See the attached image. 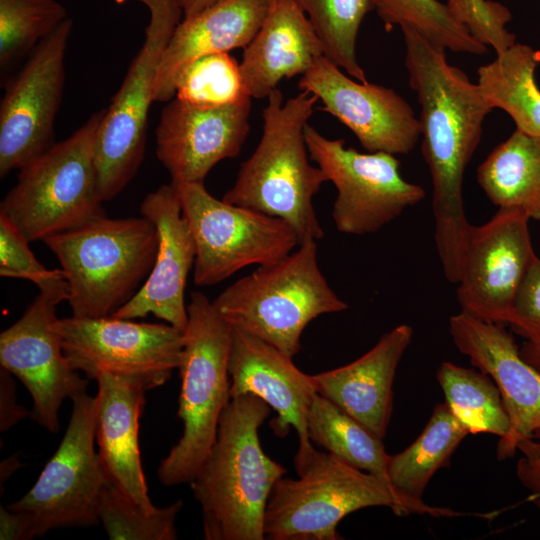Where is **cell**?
<instances>
[{
    "mask_svg": "<svg viewBox=\"0 0 540 540\" xmlns=\"http://www.w3.org/2000/svg\"><path fill=\"white\" fill-rule=\"evenodd\" d=\"M306 425L312 443L391 485L388 476L390 455L385 451L383 439L333 402L316 393L307 411Z\"/></svg>",
    "mask_w": 540,
    "mask_h": 540,
    "instance_id": "obj_29",
    "label": "cell"
},
{
    "mask_svg": "<svg viewBox=\"0 0 540 540\" xmlns=\"http://www.w3.org/2000/svg\"><path fill=\"white\" fill-rule=\"evenodd\" d=\"M43 242L60 262L77 318L108 317L125 305L149 276L158 249L157 230L142 215H106Z\"/></svg>",
    "mask_w": 540,
    "mask_h": 540,
    "instance_id": "obj_5",
    "label": "cell"
},
{
    "mask_svg": "<svg viewBox=\"0 0 540 540\" xmlns=\"http://www.w3.org/2000/svg\"><path fill=\"white\" fill-rule=\"evenodd\" d=\"M437 381L445 403L469 433L506 436L510 421L499 388L490 376L452 362H442Z\"/></svg>",
    "mask_w": 540,
    "mask_h": 540,
    "instance_id": "obj_30",
    "label": "cell"
},
{
    "mask_svg": "<svg viewBox=\"0 0 540 540\" xmlns=\"http://www.w3.org/2000/svg\"><path fill=\"white\" fill-rule=\"evenodd\" d=\"M323 56L321 42L295 0H272L244 48L240 69L251 98H267L283 78L304 75Z\"/></svg>",
    "mask_w": 540,
    "mask_h": 540,
    "instance_id": "obj_24",
    "label": "cell"
},
{
    "mask_svg": "<svg viewBox=\"0 0 540 540\" xmlns=\"http://www.w3.org/2000/svg\"><path fill=\"white\" fill-rule=\"evenodd\" d=\"M104 110L20 170L0 203L29 242L106 216L98 191L95 142Z\"/></svg>",
    "mask_w": 540,
    "mask_h": 540,
    "instance_id": "obj_8",
    "label": "cell"
},
{
    "mask_svg": "<svg viewBox=\"0 0 540 540\" xmlns=\"http://www.w3.org/2000/svg\"><path fill=\"white\" fill-rule=\"evenodd\" d=\"M401 30L409 85L421 107V151L432 180L436 249L445 278L457 284L471 226L464 209V173L493 109L477 83L448 63L445 48L413 28Z\"/></svg>",
    "mask_w": 540,
    "mask_h": 540,
    "instance_id": "obj_1",
    "label": "cell"
},
{
    "mask_svg": "<svg viewBox=\"0 0 540 540\" xmlns=\"http://www.w3.org/2000/svg\"><path fill=\"white\" fill-rule=\"evenodd\" d=\"M67 18L56 0H0L1 68L37 46Z\"/></svg>",
    "mask_w": 540,
    "mask_h": 540,
    "instance_id": "obj_34",
    "label": "cell"
},
{
    "mask_svg": "<svg viewBox=\"0 0 540 540\" xmlns=\"http://www.w3.org/2000/svg\"><path fill=\"white\" fill-rule=\"evenodd\" d=\"M299 89L321 101V110L337 118L368 152H411L421 136L419 118L391 88L359 82L321 56L299 80Z\"/></svg>",
    "mask_w": 540,
    "mask_h": 540,
    "instance_id": "obj_17",
    "label": "cell"
},
{
    "mask_svg": "<svg viewBox=\"0 0 540 540\" xmlns=\"http://www.w3.org/2000/svg\"><path fill=\"white\" fill-rule=\"evenodd\" d=\"M11 373L0 369V430L4 432L25 418L29 412L16 401L15 384Z\"/></svg>",
    "mask_w": 540,
    "mask_h": 540,
    "instance_id": "obj_40",
    "label": "cell"
},
{
    "mask_svg": "<svg viewBox=\"0 0 540 540\" xmlns=\"http://www.w3.org/2000/svg\"><path fill=\"white\" fill-rule=\"evenodd\" d=\"M96 441L98 455L110 481L147 512L149 497L139 448V420L145 390L128 380L102 374L97 379Z\"/></svg>",
    "mask_w": 540,
    "mask_h": 540,
    "instance_id": "obj_25",
    "label": "cell"
},
{
    "mask_svg": "<svg viewBox=\"0 0 540 540\" xmlns=\"http://www.w3.org/2000/svg\"><path fill=\"white\" fill-rule=\"evenodd\" d=\"M540 50L514 43L478 68L477 85L492 108L505 111L516 129L540 143V89L535 71Z\"/></svg>",
    "mask_w": 540,
    "mask_h": 540,
    "instance_id": "obj_26",
    "label": "cell"
},
{
    "mask_svg": "<svg viewBox=\"0 0 540 540\" xmlns=\"http://www.w3.org/2000/svg\"><path fill=\"white\" fill-rule=\"evenodd\" d=\"M72 403L58 449L33 487L7 507L29 515L34 538L54 529L100 523L99 499L108 477L94 448L97 398L84 392Z\"/></svg>",
    "mask_w": 540,
    "mask_h": 540,
    "instance_id": "obj_12",
    "label": "cell"
},
{
    "mask_svg": "<svg viewBox=\"0 0 540 540\" xmlns=\"http://www.w3.org/2000/svg\"><path fill=\"white\" fill-rule=\"evenodd\" d=\"M291 356L255 335L232 326L228 359L231 398L254 395L276 412L270 421L275 435L285 437L293 428L299 439L297 452L313 447L306 416L317 393L312 375L302 372Z\"/></svg>",
    "mask_w": 540,
    "mask_h": 540,
    "instance_id": "obj_21",
    "label": "cell"
},
{
    "mask_svg": "<svg viewBox=\"0 0 540 540\" xmlns=\"http://www.w3.org/2000/svg\"><path fill=\"white\" fill-rule=\"evenodd\" d=\"M140 213L157 230L156 258L138 292L111 316L134 320L152 314L184 330L188 320L185 286L196 248L177 189L170 183L148 193L140 204Z\"/></svg>",
    "mask_w": 540,
    "mask_h": 540,
    "instance_id": "obj_20",
    "label": "cell"
},
{
    "mask_svg": "<svg viewBox=\"0 0 540 540\" xmlns=\"http://www.w3.org/2000/svg\"><path fill=\"white\" fill-rule=\"evenodd\" d=\"M387 30L410 27L432 43L455 53L484 55L487 46L455 20L446 4L438 0H372Z\"/></svg>",
    "mask_w": 540,
    "mask_h": 540,
    "instance_id": "obj_32",
    "label": "cell"
},
{
    "mask_svg": "<svg viewBox=\"0 0 540 540\" xmlns=\"http://www.w3.org/2000/svg\"><path fill=\"white\" fill-rule=\"evenodd\" d=\"M175 97L199 106H224L251 98L241 69L229 52L202 56L179 75Z\"/></svg>",
    "mask_w": 540,
    "mask_h": 540,
    "instance_id": "obj_35",
    "label": "cell"
},
{
    "mask_svg": "<svg viewBox=\"0 0 540 540\" xmlns=\"http://www.w3.org/2000/svg\"><path fill=\"white\" fill-rule=\"evenodd\" d=\"M0 275L35 284L39 292L69 297V287L62 269H47L31 251L29 241L0 213Z\"/></svg>",
    "mask_w": 540,
    "mask_h": 540,
    "instance_id": "obj_36",
    "label": "cell"
},
{
    "mask_svg": "<svg viewBox=\"0 0 540 540\" xmlns=\"http://www.w3.org/2000/svg\"><path fill=\"white\" fill-rule=\"evenodd\" d=\"M267 98L261 139L222 200L286 221L300 244L322 239L312 200L327 179L309 163L304 134L318 99L302 91L284 102L278 88Z\"/></svg>",
    "mask_w": 540,
    "mask_h": 540,
    "instance_id": "obj_3",
    "label": "cell"
},
{
    "mask_svg": "<svg viewBox=\"0 0 540 540\" xmlns=\"http://www.w3.org/2000/svg\"><path fill=\"white\" fill-rule=\"evenodd\" d=\"M183 507L177 500L147 512L107 479L101 491L98 518L111 540H175L176 519Z\"/></svg>",
    "mask_w": 540,
    "mask_h": 540,
    "instance_id": "obj_33",
    "label": "cell"
},
{
    "mask_svg": "<svg viewBox=\"0 0 540 540\" xmlns=\"http://www.w3.org/2000/svg\"><path fill=\"white\" fill-rule=\"evenodd\" d=\"M176 1H178L183 7V4H184L185 0H176Z\"/></svg>",
    "mask_w": 540,
    "mask_h": 540,
    "instance_id": "obj_45",
    "label": "cell"
},
{
    "mask_svg": "<svg viewBox=\"0 0 540 540\" xmlns=\"http://www.w3.org/2000/svg\"><path fill=\"white\" fill-rule=\"evenodd\" d=\"M412 336L411 326H396L353 362L312 375L317 393L383 439L392 414L396 370Z\"/></svg>",
    "mask_w": 540,
    "mask_h": 540,
    "instance_id": "obj_22",
    "label": "cell"
},
{
    "mask_svg": "<svg viewBox=\"0 0 540 540\" xmlns=\"http://www.w3.org/2000/svg\"><path fill=\"white\" fill-rule=\"evenodd\" d=\"M449 332L457 349L499 388L510 429L500 438L496 456L513 457L518 444L540 428V373L521 357L514 337L502 324L461 311L449 318Z\"/></svg>",
    "mask_w": 540,
    "mask_h": 540,
    "instance_id": "obj_19",
    "label": "cell"
},
{
    "mask_svg": "<svg viewBox=\"0 0 540 540\" xmlns=\"http://www.w3.org/2000/svg\"><path fill=\"white\" fill-rule=\"evenodd\" d=\"M529 220L520 210L499 208L488 222L470 226L457 283L462 312L508 324L516 291L536 256Z\"/></svg>",
    "mask_w": 540,
    "mask_h": 540,
    "instance_id": "obj_15",
    "label": "cell"
},
{
    "mask_svg": "<svg viewBox=\"0 0 540 540\" xmlns=\"http://www.w3.org/2000/svg\"><path fill=\"white\" fill-rule=\"evenodd\" d=\"M271 408L246 394L231 398L216 441L190 483L202 511L206 540H263L267 502L287 469L263 450L259 428Z\"/></svg>",
    "mask_w": 540,
    "mask_h": 540,
    "instance_id": "obj_2",
    "label": "cell"
},
{
    "mask_svg": "<svg viewBox=\"0 0 540 540\" xmlns=\"http://www.w3.org/2000/svg\"><path fill=\"white\" fill-rule=\"evenodd\" d=\"M469 434L466 426L444 402L435 406L416 440L402 452L390 455L389 481L402 497L421 503L435 472L448 465L460 442Z\"/></svg>",
    "mask_w": 540,
    "mask_h": 540,
    "instance_id": "obj_28",
    "label": "cell"
},
{
    "mask_svg": "<svg viewBox=\"0 0 540 540\" xmlns=\"http://www.w3.org/2000/svg\"><path fill=\"white\" fill-rule=\"evenodd\" d=\"M72 31L67 18L37 46L8 84L0 105V176L21 170L55 143L54 121L65 79L64 58Z\"/></svg>",
    "mask_w": 540,
    "mask_h": 540,
    "instance_id": "obj_14",
    "label": "cell"
},
{
    "mask_svg": "<svg viewBox=\"0 0 540 540\" xmlns=\"http://www.w3.org/2000/svg\"><path fill=\"white\" fill-rule=\"evenodd\" d=\"M309 157L337 189L332 218L344 234L377 232L425 198V190L405 180L400 162L387 152L361 153L343 139H329L307 124Z\"/></svg>",
    "mask_w": 540,
    "mask_h": 540,
    "instance_id": "obj_13",
    "label": "cell"
},
{
    "mask_svg": "<svg viewBox=\"0 0 540 540\" xmlns=\"http://www.w3.org/2000/svg\"><path fill=\"white\" fill-rule=\"evenodd\" d=\"M272 0H220L184 17L160 59L154 101L175 97L181 72L194 60L213 53L245 48L260 29Z\"/></svg>",
    "mask_w": 540,
    "mask_h": 540,
    "instance_id": "obj_23",
    "label": "cell"
},
{
    "mask_svg": "<svg viewBox=\"0 0 540 540\" xmlns=\"http://www.w3.org/2000/svg\"><path fill=\"white\" fill-rule=\"evenodd\" d=\"M521 357L540 373V336L526 339L519 348Z\"/></svg>",
    "mask_w": 540,
    "mask_h": 540,
    "instance_id": "obj_42",
    "label": "cell"
},
{
    "mask_svg": "<svg viewBox=\"0 0 540 540\" xmlns=\"http://www.w3.org/2000/svg\"><path fill=\"white\" fill-rule=\"evenodd\" d=\"M172 185L195 242L198 286L216 285L249 265L273 264L300 245L282 219L219 200L204 183Z\"/></svg>",
    "mask_w": 540,
    "mask_h": 540,
    "instance_id": "obj_10",
    "label": "cell"
},
{
    "mask_svg": "<svg viewBox=\"0 0 540 540\" xmlns=\"http://www.w3.org/2000/svg\"><path fill=\"white\" fill-rule=\"evenodd\" d=\"M477 182L499 208L540 221V143L515 130L477 169Z\"/></svg>",
    "mask_w": 540,
    "mask_h": 540,
    "instance_id": "obj_27",
    "label": "cell"
},
{
    "mask_svg": "<svg viewBox=\"0 0 540 540\" xmlns=\"http://www.w3.org/2000/svg\"><path fill=\"white\" fill-rule=\"evenodd\" d=\"M251 99L199 106L176 97L162 109L156 128V155L171 184L204 183L220 161L236 157L249 134Z\"/></svg>",
    "mask_w": 540,
    "mask_h": 540,
    "instance_id": "obj_18",
    "label": "cell"
},
{
    "mask_svg": "<svg viewBox=\"0 0 540 540\" xmlns=\"http://www.w3.org/2000/svg\"><path fill=\"white\" fill-rule=\"evenodd\" d=\"M149 10L145 40L105 109L95 142L101 201L115 198L138 171L145 152L148 113L161 56L184 15L176 0H139Z\"/></svg>",
    "mask_w": 540,
    "mask_h": 540,
    "instance_id": "obj_9",
    "label": "cell"
},
{
    "mask_svg": "<svg viewBox=\"0 0 540 540\" xmlns=\"http://www.w3.org/2000/svg\"><path fill=\"white\" fill-rule=\"evenodd\" d=\"M297 478L281 477L270 493L264 535L270 540H338V523L357 510L383 506L394 514L457 517L464 513L410 501L386 481L314 446L296 453Z\"/></svg>",
    "mask_w": 540,
    "mask_h": 540,
    "instance_id": "obj_4",
    "label": "cell"
},
{
    "mask_svg": "<svg viewBox=\"0 0 540 540\" xmlns=\"http://www.w3.org/2000/svg\"><path fill=\"white\" fill-rule=\"evenodd\" d=\"M55 330L70 365L88 379L110 374L148 391L181 362L184 330L168 323L72 316L58 318Z\"/></svg>",
    "mask_w": 540,
    "mask_h": 540,
    "instance_id": "obj_11",
    "label": "cell"
},
{
    "mask_svg": "<svg viewBox=\"0 0 540 540\" xmlns=\"http://www.w3.org/2000/svg\"><path fill=\"white\" fill-rule=\"evenodd\" d=\"M517 450L522 454L516 464L517 478L530 491V500L540 510V428L532 437L522 440Z\"/></svg>",
    "mask_w": 540,
    "mask_h": 540,
    "instance_id": "obj_39",
    "label": "cell"
},
{
    "mask_svg": "<svg viewBox=\"0 0 540 540\" xmlns=\"http://www.w3.org/2000/svg\"><path fill=\"white\" fill-rule=\"evenodd\" d=\"M34 538L29 515L0 507V539L28 540Z\"/></svg>",
    "mask_w": 540,
    "mask_h": 540,
    "instance_id": "obj_41",
    "label": "cell"
},
{
    "mask_svg": "<svg viewBox=\"0 0 540 540\" xmlns=\"http://www.w3.org/2000/svg\"><path fill=\"white\" fill-rule=\"evenodd\" d=\"M508 324L525 339L540 336V258L537 256L516 291Z\"/></svg>",
    "mask_w": 540,
    "mask_h": 540,
    "instance_id": "obj_38",
    "label": "cell"
},
{
    "mask_svg": "<svg viewBox=\"0 0 540 540\" xmlns=\"http://www.w3.org/2000/svg\"><path fill=\"white\" fill-rule=\"evenodd\" d=\"M305 12L323 56L359 82H368L356 56V40L372 0H295Z\"/></svg>",
    "mask_w": 540,
    "mask_h": 540,
    "instance_id": "obj_31",
    "label": "cell"
},
{
    "mask_svg": "<svg viewBox=\"0 0 540 540\" xmlns=\"http://www.w3.org/2000/svg\"><path fill=\"white\" fill-rule=\"evenodd\" d=\"M220 0H185L183 4L184 17L191 16L197 12L217 3Z\"/></svg>",
    "mask_w": 540,
    "mask_h": 540,
    "instance_id": "obj_43",
    "label": "cell"
},
{
    "mask_svg": "<svg viewBox=\"0 0 540 540\" xmlns=\"http://www.w3.org/2000/svg\"><path fill=\"white\" fill-rule=\"evenodd\" d=\"M114 1H115L116 3H118V4H123V3H125L126 0H114Z\"/></svg>",
    "mask_w": 540,
    "mask_h": 540,
    "instance_id": "obj_44",
    "label": "cell"
},
{
    "mask_svg": "<svg viewBox=\"0 0 540 540\" xmlns=\"http://www.w3.org/2000/svg\"><path fill=\"white\" fill-rule=\"evenodd\" d=\"M66 298L39 292L23 315L0 334V364L26 387L31 417L51 433L59 430L66 399L86 392L89 379L67 360L55 330L56 307Z\"/></svg>",
    "mask_w": 540,
    "mask_h": 540,
    "instance_id": "obj_16",
    "label": "cell"
},
{
    "mask_svg": "<svg viewBox=\"0 0 540 540\" xmlns=\"http://www.w3.org/2000/svg\"><path fill=\"white\" fill-rule=\"evenodd\" d=\"M212 302L231 326L291 357L300 351L302 333L313 319L348 308L320 270L315 240L302 242L273 264L259 266Z\"/></svg>",
    "mask_w": 540,
    "mask_h": 540,
    "instance_id": "obj_7",
    "label": "cell"
},
{
    "mask_svg": "<svg viewBox=\"0 0 540 540\" xmlns=\"http://www.w3.org/2000/svg\"><path fill=\"white\" fill-rule=\"evenodd\" d=\"M179 371L178 417L183 433L157 470L165 486L191 483L217 437L221 414L231 400L228 359L232 326L198 291L187 304Z\"/></svg>",
    "mask_w": 540,
    "mask_h": 540,
    "instance_id": "obj_6",
    "label": "cell"
},
{
    "mask_svg": "<svg viewBox=\"0 0 540 540\" xmlns=\"http://www.w3.org/2000/svg\"><path fill=\"white\" fill-rule=\"evenodd\" d=\"M452 17L464 25L471 35L496 54L512 46L515 35L506 29L512 15L507 7L491 0H447Z\"/></svg>",
    "mask_w": 540,
    "mask_h": 540,
    "instance_id": "obj_37",
    "label": "cell"
}]
</instances>
